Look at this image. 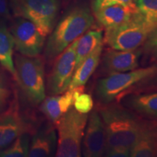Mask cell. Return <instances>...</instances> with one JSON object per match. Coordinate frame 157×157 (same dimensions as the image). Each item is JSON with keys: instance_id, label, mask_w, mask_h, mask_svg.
<instances>
[{"instance_id": "obj_19", "label": "cell", "mask_w": 157, "mask_h": 157, "mask_svg": "<svg viewBox=\"0 0 157 157\" xmlns=\"http://www.w3.org/2000/svg\"><path fill=\"white\" fill-rule=\"evenodd\" d=\"M15 41L7 26L0 23V64L16 78V71L13 60Z\"/></svg>"}, {"instance_id": "obj_16", "label": "cell", "mask_w": 157, "mask_h": 157, "mask_svg": "<svg viewBox=\"0 0 157 157\" xmlns=\"http://www.w3.org/2000/svg\"><path fill=\"white\" fill-rule=\"evenodd\" d=\"M138 12L135 3L131 5H113L94 12L98 22L106 29L113 28L128 21Z\"/></svg>"}, {"instance_id": "obj_2", "label": "cell", "mask_w": 157, "mask_h": 157, "mask_svg": "<svg viewBox=\"0 0 157 157\" xmlns=\"http://www.w3.org/2000/svg\"><path fill=\"white\" fill-rule=\"evenodd\" d=\"M94 17L87 7H77L66 13L47 41L44 57L47 60L56 59L67 47L91 28Z\"/></svg>"}, {"instance_id": "obj_3", "label": "cell", "mask_w": 157, "mask_h": 157, "mask_svg": "<svg viewBox=\"0 0 157 157\" xmlns=\"http://www.w3.org/2000/svg\"><path fill=\"white\" fill-rule=\"evenodd\" d=\"M16 79L25 97L32 105H39L46 97L44 60L41 57L15 56Z\"/></svg>"}, {"instance_id": "obj_17", "label": "cell", "mask_w": 157, "mask_h": 157, "mask_svg": "<svg viewBox=\"0 0 157 157\" xmlns=\"http://www.w3.org/2000/svg\"><path fill=\"white\" fill-rule=\"evenodd\" d=\"M25 132L24 124L17 110L11 109L0 117V152L7 148L21 133Z\"/></svg>"}, {"instance_id": "obj_5", "label": "cell", "mask_w": 157, "mask_h": 157, "mask_svg": "<svg viewBox=\"0 0 157 157\" xmlns=\"http://www.w3.org/2000/svg\"><path fill=\"white\" fill-rule=\"evenodd\" d=\"M88 115L72 107L56 123L58 133L56 156H82V143Z\"/></svg>"}, {"instance_id": "obj_18", "label": "cell", "mask_w": 157, "mask_h": 157, "mask_svg": "<svg viewBox=\"0 0 157 157\" xmlns=\"http://www.w3.org/2000/svg\"><path fill=\"white\" fill-rule=\"evenodd\" d=\"M103 44L102 43L93 50L78 66L75 68L74 74L68 89L84 86L95 71L97 69L101 61Z\"/></svg>"}, {"instance_id": "obj_9", "label": "cell", "mask_w": 157, "mask_h": 157, "mask_svg": "<svg viewBox=\"0 0 157 157\" xmlns=\"http://www.w3.org/2000/svg\"><path fill=\"white\" fill-rule=\"evenodd\" d=\"M15 50L23 56H39L44 47L45 36L31 21L19 17L12 28Z\"/></svg>"}, {"instance_id": "obj_10", "label": "cell", "mask_w": 157, "mask_h": 157, "mask_svg": "<svg viewBox=\"0 0 157 157\" xmlns=\"http://www.w3.org/2000/svg\"><path fill=\"white\" fill-rule=\"evenodd\" d=\"M106 132L98 110L90 112L82 143V154L85 157L105 156Z\"/></svg>"}, {"instance_id": "obj_14", "label": "cell", "mask_w": 157, "mask_h": 157, "mask_svg": "<svg viewBox=\"0 0 157 157\" xmlns=\"http://www.w3.org/2000/svg\"><path fill=\"white\" fill-rule=\"evenodd\" d=\"M121 102L140 117L157 119V91L126 94L121 96Z\"/></svg>"}, {"instance_id": "obj_20", "label": "cell", "mask_w": 157, "mask_h": 157, "mask_svg": "<svg viewBox=\"0 0 157 157\" xmlns=\"http://www.w3.org/2000/svg\"><path fill=\"white\" fill-rule=\"evenodd\" d=\"M103 42L101 30L87 31L77 39L76 47V68Z\"/></svg>"}, {"instance_id": "obj_4", "label": "cell", "mask_w": 157, "mask_h": 157, "mask_svg": "<svg viewBox=\"0 0 157 157\" xmlns=\"http://www.w3.org/2000/svg\"><path fill=\"white\" fill-rule=\"evenodd\" d=\"M156 26L138 11L122 24L106 29L104 42L114 50H135L142 46L151 31Z\"/></svg>"}, {"instance_id": "obj_24", "label": "cell", "mask_w": 157, "mask_h": 157, "mask_svg": "<svg viewBox=\"0 0 157 157\" xmlns=\"http://www.w3.org/2000/svg\"><path fill=\"white\" fill-rule=\"evenodd\" d=\"M156 91H157V68L154 74L135 84L129 90H127L126 93H124L122 95L129 93H149V92Z\"/></svg>"}, {"instance_id": "obj_15", "label": "cell", "mask_w": 157, "mask_h": 157, "mask_svg": "<svg viewBox=\"0 0 157 157\" xmlns=\"http://www.w3.org/2000/svg\"><path fill=\"white\" fill-rule=\"evenodd\" d=\"M77 87L68 89L62 95H50L42 102L40 110L52 124H56L60 117L73 107Z\"/></svg>"}, {"instance_id": "obj_28", "label": "cell", "mask_w": 157, "mask_h": 157, "mask_svg": "<svg viewBox=\"0 0 157 157\" xmlns=\"http://www.w3.org/2000/svg\"><path fill=\"white\" fill-rule=\"evenodd\" d=\"M105 156L108 157H128L130 156V149L116 147L107 149Z\"/></svg>"}, {"instance_id": "obj_22", "label": "cell", "mask_w": 157, "mask_h": 157, "mask_svg": "<svg viewBox=\"0 0 157 157\" xmlns=\"http://www.w3.org/2000/svg\"><path fill=\"white\" fill-rule=\"evenodd\" d=\"M143 61L144 64H154L157 63V26L151 31L141 46Z\"/></svg>"}, {"instance_id": "obj_23", "label": "cell", "mask_w": 157, "mask_h": 157, "mask_svg": "<svg viewBox=\"0 0 157 157\" xmlns=\"http://www.w3.org/2000/svg\"><path fill=\"white\" fill-rule=\"evenodd\" d=\"M135 3L147 21L157 25V0H136Z\"/></svg>"}, {"instance_id": "obj_1", "label": "cell", "mask_w": 157, "mask_h": 157, "mask_svg": "<svg viewBox=\"0 0 157 157\" xmlns=\"http://www.w3.org/2000/svg\"><path fill=\"white\" fill-rule=\"evenodd\" d=\"M106 132V149H130L136 140L143 119L127 108L110 103L99 110Z\"/></svg>"}, {"instance_id": "obj_8", "label": "cell", "mask_w": 157, "mask_h": 157, "mask_svg": "<svg viewBox=\"0 0 157 157\" xmlns=\"http://www.w3.org/2000/svg\"><path fill=\"white\" fill-rule=\"evenodd\" d=\"M76 44L77 39L56 58L47 82V90L50 95H60L69 87L76 68Z\"/></svg>"}, {"instance_id": "obj_30", "label": "cell", "mask_w": 157, "mask_h": 157, "mask_svg": "<svg viewBox=\"0 0 157 157\" xmlns=\"http://www.w3.org/2000/svg\"><path fill=\"white\" fill-rule=\"evenodd\" d=\"M135 1H136V0H133V2H135Z\"/></svg>"}, {"instance_id": "obj_25", "label": "cell", "mask_w": 157, "mask_h": 157, "mask_svg": "<svg viewBox=\"0 0 157 157\" xmlns=\"http://www.w3.org/2000/svg\"><path fill=\"white\" fill-rule=\"evenodd\" d=\"M93 100L92 96L87 93H80L74 98V108L78 112L89 113L93 109Z\"/></svg>"}, {"instance_id": "obj_27", "label": "cell", "mask_w": 157, "mask_h": 157, "mask_svg": "<svg viewBox=\"0 0 157 157\" xmlns=\"http://www.w3.org/2000/svg\"><path fill=\"white\" fill-rule=\"evenodd\" d=\"M135 2L133 0H93V10L95 12L98 10L113 5H131Z\"/></svg>"}, {"instance_id": "obj_6", "label": "cell", "mask_w": 157, "mask_h": 157, "mask_svg": "<svg viewBox=\"0 0 157 157\" xmlns=\"http://www.w3.org/2000/svg\"><path fill=\"white\" fill-rule=\"evenodd\" d=\"M156 68L157 63H154L127 72L110 74L101 78L95 89L98 103L101 105L113 103L131 87L154 74Z\"/></svg>"}, {"instance_id": "obj_12", "label": "cell", "mask_w": 157, "mask_h": 157, "mask_svg": "<svg viewBox=\"0 0 157 157\" xmlns=\"http://www.w3.org/2000/svg\"><path fill=\"white\" fill-rule=\"evenodd\" d=\"M130 156H157V119H143L136 140L131 148Z\"/></svg>"}, {"instance_id": "obj_26", "label": "cell", "mask_w": 157, "mask_h": 157, "mask_svg": "<svg viewBox=\"0 0 157 157\" xmlns=\"http://www.w3.org/2000/svg\"><path fill=\"white\" fill-rule=\"evenodd\" d=\"M11 100V92L8 88L0 83V117L9 112L11 109L9 104Z\"/></svg>"}, {"instance_id": "obj_11", "label": "cell", "mask_w": 157, "mask_h": 157, "mask_svg": "<svg viewBox=\"0 0 157 157\" xmlns=\"http://www.w3.org/2000/svg\"><path fill=\"white\" fill-rule=\"evenodd\" d=\"M141 57V47L132 50L111 49L105 51L101 58V72L107 76L135 70L140 66Z\"/></svg>"}, {"instance_id": "obj_21", "label": "cell", "mask_w": 157, "mask_h": 157, "mask_svg": "<svg viewBox=\"0 0 157 157\" xmlns=\"http://www.w3.org/2000/svg\"><path fill=\"white\" fill-rule=\"evenodd\" d=\"M30 135L23 132L10 146L0 152V157L29 156Z\"/></svg>"}, {"instance_id": "obj_7", "label": "cell", "mask_w": 157, "mask_h": 157, "mask_svg": "<svg viewBox=\"0 0 157 157\" xmlns=\"http://www.w3.org/2000/svg\"><path fill=\"white\" fill-rule=\"evenodd\" d=\"M60 8L59 0H15L14 10L17 16L31 21L46 36L53 29Z\"/></svg>"}, {"instance_id": "obj_29", "label": "cell", "mask_w": 157, "mask_h": 157, "mask_svg": "<svg viewBox=\"0 0 157 157\" xmlns=\"http://www.w3.org/2000/svg\"><path fill=\"white\" fill-rule=\"evenodd\" d=\"M0 17L5 18L10 17L8 0H0Z\"/></svg>"}, {"instance_id": "obj_13", "label": "cell", "mask_w": 157, "mask_h": 157, "mask_svg": "<svg viewBox=\"0 0 157 157\" xmlns=\"http://www.w3.org/2000/svg\"><path fill=\"white\" fill-rule=\"evenodd\" d=\"M58 137L56 129L50 121L44 123L36 131L31 138L29 156L48 157L56 156Z\"/></svg>"}]
</instances>
